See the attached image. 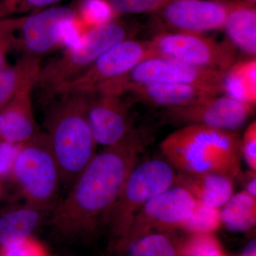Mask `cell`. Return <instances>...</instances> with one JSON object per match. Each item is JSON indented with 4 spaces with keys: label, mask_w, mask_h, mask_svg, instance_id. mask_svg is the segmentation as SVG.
Instances as JSON below:
<instances>
[{
    "label": "cell",
    "mask_w": 256,
    "mask_h": 256,
    "mask_svg": "<svg viewBox=\"0 0 256 256\" xmlns=\"http://www.w3.org/2000/svg\"><path fill=\"white\" fill-rule=\"evenodd\" d=\"M146 137L140 131L96 153L50 213L48 222L58 238L87 242L107 228L126 180L148 146Z\"/></svg>",
    "instance_id": "1"
},
{
    "label": "cell",
    "mask_w": 256,
    "mask_h": 256,
    "mask_svg": "<svg viewBox=\"0 0 256 256\" xmlns=\"http://www.w3.org/2000/svg\"><path fill=\"white\" fill-rule=\"evenodd\" d=\"M88 94L62 92L46 104L44 127L62 184L72 185L96 154L87 114Z\"/></svg>",
    "instance_id": "2"
},
{
    "label": "cell",
    "mask_w": 256,
    "mask_h": 256,
    "mask_svg": "<svg viewBox=\"0 0 256 256\" xmlns=\"http://www.w3.org/2000/svg\"><path fill=\"white\" fill-rule=\"evenodd\" d=\"M160 149L178 172L217 173L233 180L240 173V140L234 132L188 124L164 138Z\"/></svg>",
    "instance_id": "3"
},
{
    "label": "cell",
    "mask_w": 256,
    "mask_h": 256,
    "mask_svg": "<svg viewBox=\"0 0 256 256\" xmlns=\"http://www.w3.org/2000/svg\"><path fill=\"white\" fill-rule=\"evenodd\" d=\"M140 26L134 22L112 18L88 30L62 53L42 66L35 89L46 104L64 88L76 80L110 47L134 38Z\"/></svg>",
    "instance_id": "4"
},
{
    "label": "cell",
    "mask_w": 256,
    "mask_h": 256,
    "mask_svg": "<svg viewBox=\"0 0 256 256\" xmlns=\"http://www.w3.org/2000/svg\"><path fill=\"white\" fill-rule=\"evenodd\" d=\"M11 178L25 203L50 212L56 206L62 176L45 132L22 144Z\"/></svg>",
    "instance_id": "5"
},
{
    "label": "cell",
    "mask_w": 256,
    "mask_h": 256,
    "mask_svg": "<svg viewBox=\"0 0 256 256\" xmlns=\"http://www.w3.org/2000/svg\"><path fill=\"white\" fill-rule=\"evenodd\" d=\"M176 170L164 158L138 162L124 183L108 224L112 244L124 236L150 200L174 186Z\"/></svg>",
    "instance_id": "6"
},
{
    "label": "cell",
    "mask_w": 256,
    "mask_h": 256,
    "mask_svg": "<svg viewBox=\"0 0 256 256\" xmlns=\"http://www.w3.org/2000/svg\"><path fill=\"white\" fill-rule=\"evenodd\" d=\"M224 73L205 70L165 57H154L132 70L104 84L95 92L122 96L130 88L146 84H188L223 92Z\"/></svg>",
    "instance_id": "7"
},
{
    "label": "cell",
    "mask_w": 256,
    "mask_h": 256,
    "mask_svg": "<svg viewBox=\"0 0 256 256\" xmlns=\"http://www.w3.org/2000/svg\"><path fill=\"white\" fill-rule=\"evenodd\" d=\"M79 14L77 6H52L18 16L14 50L42 60L68 46L69 32L73 31Z\"/></svg>",
    "instance_id": "8"
},
{
    "label": "cell",
    "mask_w": 256,
    "mask_h": 256,
    "mask_svg": "<svg viewBox=\"0 0 256 256\" xmlns=\"http://www.w3.org/2000/svg\"><path fill=\"white\" fill-rule=\"evenodd\" d=\"M150 40L161 57L196 68L225 73L236 62V48L232 42L217 41L202 34L162 32Z\"/></svg>",
    "instance_id": "9"
},
{
    "label": "cell",
    "mask_w": 256,
    "mask_h": 256,
    "mask_svg": "<svg viewBox=\"0 0 256 256\" xmlns=\"http://www.w3.org/2000/svg\"><path fill=\"white\" fill-rule=\"evenodd\" d=\"M196 204V200L188 191L174 185L152 198L140 210L124 236L112 244V250L116 252L146 234L181 229Z\"/></svg>",
    "instance_id": "10"
},
{
    "label": "cell",
    "mask_w": 256,
    "mask_h": 256,
    "mask_svg": "<svg viewBox=\"0 0 256 256\" xmlns=\"http://www.w3.org/2000/svg\"><path fill=\"white\" fill-rule=\"evenodd\" d=\"M154 57L161 56L151 40H124L104 52L82 76L58 94L66 92L92 94L106 82L129 73L141 62Z\"/></svg>",
    "instance_id": "11"
},
{
    "label": "cell",
    "mask_w": 256,
    "mask_h": 256,
    "mask_svg": "<svg viewBox=\"0 0 256 256\" xmlns=\"http://www.w3.org/2000/svg\"><path fill=\"white\" fill-rule=\"evenodd\" d=\"M87 94L88 118L98 144L105 148L118 146L140 132L134 128L129 104L122 96Z\"/></svg>",
    "instance_id": "12"
},
{
    "label": "cell",
    "mask_w": 256,
    "mask_h": 256,
    "mask_svg": "<svg viewBox=\"0 0 256 256\" xmlns=\"http://www.w3.org/2000/svg\"><path fill=\"white\" fill-rule=\"evenodd\" d=\"M254 106L220 95L210 100L178 108L166 109L164 116L176 124H200L233 132L242 127L252 114Z\"/></svg>",
    "instance_id": "13"
},
{
    "label": "cell",
    "mask_w": 256,
    "mask_h": 256,
    "mask_svg": "<svg viewBox=\"0 0 256 256\" xmlns=\"http://www.w3.org/2000/svg\"><path fill=\"white\" fill-rule=\"evenodd\" d=\"M228 10L222 0H174L156 14L174 32L202 34L224 28Z\"/></svg>",
    "instance_id": "14"
},
{
    "label": "cell",
    "mask_w": 256,
    "mask_h": 256,
    "mask_svg": "<svg viewBox=\"0 0 256 256\" xmlns=\"http://www.w3.org/2000/svg\"><path fill=\"white\" fill-rule=\"evenodd\" d=\"M220 94L188 84H154L130 88L122 96H132L138 102L146 105L171 109L200 104Z\"/></svg>",
    "instance_id": "15"
},
{
    "label": "cell",
    "mask_w": 256,
    "mask_h": 256,
    "mask_svg": "<svg viewBox=\"0 0 256 256\" xmlns=\"http://www.w3.org/2000/svg\"><path fill=\"white\" fill-rule=\"evenodd\" d=\"M233 180L217 173L178 172L174 185L184 188L197 202L220 208L234 195Z\"/></svg>",
    "instance_id": "16"
},
{
    "label": "cell",
    "mask_w": 256,
    "mask_h": 256,
    "mask_svg": "<svg viewBox=\"0 0 256 256\" xmlns=\"http://www.w3.org/2000/svg\"><path fill=\"white\" fill-rule=\"evenodd\" d=\"M34 86L24 89L0 109L4 124L3 140L24 144L40 132L34 114Z\"/></svg>",
    "instance_id": "17"
},
{
    "label": "cell",
    "mask_w": 256,
    "mask_h": 256,
    "mask_svg": "<svg viewBox=\"0 0 256 256\" xmlns=\"http://www.w3.org/2000/svg\"><path fill=\"white\" fill-rule=\"evenodd\" d=\"M50 213L25 202L0 213V248L32 236Z\"/></svg>",
    "instance_id": "18"
},
{
    "label": "cell",
    "mask_w": 256,
    "mask_h": 256,
    "mask_svg": "<svg viewBox=\"0 0 256 256\" xmlns=\"http://www.w3.org/2000/svg\"><path fill=\"white\" fill-rule=\"evenodd\" d=\"M255 2H228V14L224 28L229 42L236 48L252 56L256 54V10Z\"/></svg>",
    "instance_id": "19"
},
{
    "label": "cell",
    "mask_w": 256,
    "mask_h": 256,
    "mask_svg": "<svg viewBox=\"0 0 256 256\" xmlns=\"http://www.w3.org/2000/svg\"><path fill=\"white\" fill-rule=\"evenodd\" d=\"M42 60L21 55L13 65L0 68V109L4 108L18 92L35 87Z\"/></svg>",
    "instance_id": "20"
},
{
    "label": "cell",
    "mask_w": 256,
    "mask_h": 256,
    "mask_svg": "<svg viewBox=\"0 0 256 256\" xmlns=\"http://www.w3.org/2000/svg\"><path fill=\"white\" fill-rule=\"evenodd\" d=\"M171 232H154L141 236L114 252L116 256H182L184 240Z\"/></svg>",
    "instance_id": "21"
},
{
    "label": "cell",
    "mask_w": 256,
    "mask_h": 256,
    "mask_svg": "<svg viewBox=\"0 0 256 256\" xmlns=\"http://www.w3.org/2000/svg\"><path fill=\"white\" fill-rule=\"evenodd\" d=\"M223 92L235 100L255 106L256 102V60L236 62L224 73Z\"/></svg>",
    "instance_id": "22"
},
{
    "label": "cell",
    "mask_w": 256,
    "mask_h": 256,
    "mask_svg": "<svg viewBox=\"0 0 256 256\" xmlns=\"http://www.w3.org/2000/svg\"><path fill=\"white\" fill-rule=\"evenodd\" d=\"M222 225L232 232H246L256 223V198L245 190L234 194L220 208Z\"/></svg>",
    "instance_id": "23"
},
{
    "label": "cell",
    "mask_w": 256,
    "mask_h": 256,
    "mask_svg": "<svg viewBox=\"0 0 256 256\" xmlns=\"http://www.w3.org/2000/svg\"><path fill=\"white\" fill-rule=\"evenodd\" d=\"M222 225L220 208L196 201L192 214L181 229L191 234H210L214 233Z\"/></svg>",
    "instance_id": "24"
},
{
    "label": "cell",
    "mask_w": 256,
    "mask_h": 256,
    "mask_svg": "<svg viewBox=\"0 0 256 256\" xmlns=\"http://www.w3.org/2000/svg\"><path fill=\"white\" fill-rule=\"evenodd\" d=\"M114 16L156 13L174 0H106Z\"/></svg>",
    "instance_id": "25"
},
{
    "label": "cell",
    "mask_w": 256,
    "mask_h": 256,
    "mask_svg": "<svg viewBox=\"0 0 256 256\" xmlns=\"http://www.w3.org/2000/svg\"><path fill=\"white\" fill-rule=\"evenodd\" d=\"M182 256H224L220 242L210 234H191L184 240Z\"/></svg>",
    "instance_id": "26"
},
{
    "label": "cell",
    "mask_w": 256,
    "mask_h": 256,
    "mask_svg": "<svg viewBox=\"0 0 256 256\" xmlns=\"http://www.w3.org/2000/svg\"><path fill=\"white\" fill-rule=\"evenodd\" d=\"M62 0H0V18L14 14H30L54 6Z\"/></svg>",
    "instance_id": "27"
},
{
    "label": "cell",
    "mask_w": 256,
    "mask_h": 256,
    "mask_svg": "<svg viewBox=\"0 0 256 256\" xmlns=\"http://www.w3.org/2000/svg\"><path fill=\"white\" fill-rule=\"evenodd\" d=\"M0 256H50L46 246L32 236L0 248Z\"/></svg>",
    "instance_id": "28"
},
{
    "label": "cell",
    "mask_w": 256,
    "mask_h": 256,
    "mask_svg": "<svg viewBox=\"0 0 256 256\" xmlns=\"http://www.w3.org/2000/svg\"><path fill=\"white\" fill-rule=\"evenodd\" d=\"M18 16L0 18V68L8 64L6 58L15 48V34Z\"/></svg>",
    "instance_id": "29"
},
{
    "label": "cell",
    "mask_w": 256,
    "mask_h": 256,
    "mask_svg": "<svg viewBox=\"0 0 256 256\" xmlns=\"http://www.w3.org/2000/svg\"><path fill=\"white\" fill-rule=\"evenodd\" d=\"M22 144L0 141V178H11Z\"/></svg>",
    "instance_id": "30"
},
{
    "label": "cell",
    "mask_w": 256,
    "mask_h": 256,
    "mask_svg": "<svg viewBox=\"0 0 256 256\" xmlns=\"http://www.w3.org/2000/svg\"><path fill=\"white\" fill-rule=\"evenodd\" d=\"M242 156L252 171L256 170V122L249 124L240 140Z\"/></svg>",
    "instance_id": "31"
},
{
    "label": "cell",
    "mask_w": 256,
    "mask_h": 256,
    "mask_svg": "<svg viewBox=\"0 0 256 256\" xmlns=\"http://www.w3.org/2000/svg\"><path fill=\"white\" fill-rule=\"evenodd\" d=\"M245 191L252 196L256 198V175L252 176V180L248 182L246 186Z\"/></svg>",
    "instance_id": "32"
},
{
    "label": "cell",
    "mask_w": 256,
    "mask_h": 256,
    "mask_svg": "<svg viewBox=\"0 0 256 256\" xmlns=\"http://www.w3.org/2000/svg\"><path fill=\"white\" fill-rule=\"evenodd\" d=\"M242 256H256V246L255 240L249 242L244 249Z\"/></svg>",
    "instance_id": "33"
},
{
    "label": "cell",
    "mask_w": 256,
    "mask_h": 256,
    "mask_svg": "<svg viewBox=\"0 0 256 256\" xmlns=\"http://www.w3.org/2000/svg\"><path fill=\"white\" fill-rule=\"evenodd\" d=\"M252 2H256V0H252Z\"/></svg>",
    "instance_id": "34"
},
{
    "label": "cell",
    "mask_w": 256,
    "mask_h": 256,
    "mask_svg": "<svg viewBox=\"0 0 256 256\" xmlns=\"http://www.w3.org/2000/svg\"><path fill=\"white\" fill-rule=\"evenodd\" d=\"M0 193H1V188H0Z\"/></svg>",
    "instance_id": "35"
}]
</instances>
